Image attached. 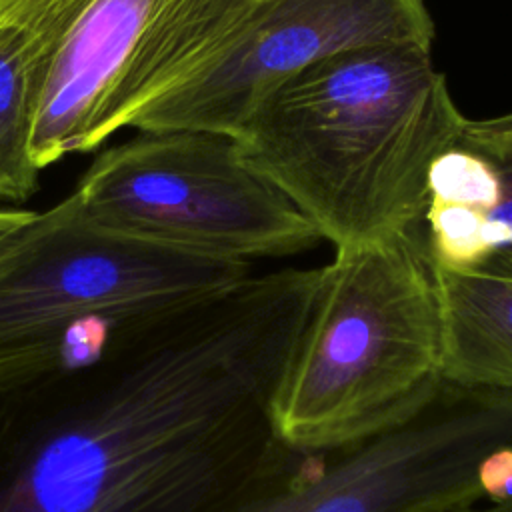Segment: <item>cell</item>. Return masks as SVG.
<instances>
[{"instance_id":"6da1fadb","label":"cell","mask_w":512,"mask_h":512,"mask_svg":"<svg viewBox=\"0 0 512 512\" xmlns=\"http://www.w3.org/2000/svg\"><path fill=\"white\" fill-rule=\"evenodd\" d=\"M318 282L248 274L0 378V512H226L286 450L274 404Z\"/></svg>"},{"instance_id":"7a4b0ae2","label":"cell","mask_w":512,"mask_h":512,"mask_svg":"<svg viewBox=\"0 0 512 512\" xmlns=\"http://www.w3.org/2000/svg\"><path fill=\"white\" fill-rule=\"evenodd\" d=\"M462 112L430 44L338 52L268 94L234 140L334 252L412 236Z\"/></svg>"},{"instance_id":"3957f363","label":"cell","mask_w":512,"mask_h":512,"mask_svg":"<svg viewBox=\"0 0 512 512\" xmlns=\"http://www.w3.org/2000/svg\"><path fill=\"white\" fill-rule=\"evenodd\" d=\"M446 384L432 270L402 236L334 252L274 404L292 450H324L400 424Z\"/></svg>"},{"instance_id":"277c9868","label":"cell","mask_w":512,"mask_h":512,"mask_svg":"<svg viewBox=\"0 0 512 512\" xmlns=\"http://www.w3.org/2000/svg\"><path fill=\"white\" fill-rule=\"evenodd\" d=\"M248 274V262L106 230L70 194L36 212L0 254V378L80 350V336L192 304Z\"/></svg>"},{"instance_id":"5b68a950","label":"cell","mask_w":512,"mask_h":512,"mask_svg":"<svg viewBox=\"0 0 512 512\" xmlns=\"http://www.w3.org/2000/svg\"><path fill=\"white\" fill-rule=\"evenodd\" d=\"M512 496V390L446 382L410 418L292 450L226 512H440Z\"/></svg>"},{"instance_id":"8992f818","label":"cell","mask_w":512,"mask_h":512,"mask_svg":"<svg viewBox=\"0 0 512 512\" xmlns=\"http://www.w3.org/2000/svg\"><path fill=\"white\" fill-rule=\"evenodd\" d=\"M72 196L106 230L212 258L290 256L320 240L224 134L142 132L102 152Z\"/></svg>"},{"instance_id":"52a82bcc","label":"cell","mask_w":512,"mask_h":512,"mask_svg":"<svg viewBox=\"0 0 512 512\" xmlns=\"http://www.w3.org/2000/svg\"><path fill=\"white\" fill-rule=\"evenodd\" d=\"M258 0H92L52 66L34 128L42 170L98 148L194 72Z\"/></svg>"},{"instance_id":"ba28073f","label":"cell","mask_w":512,"mask_h":512,"mask_svg":"<svg viewBox=\"0 0 512 512\" xmlns=\"http://www.w3.org/2000/svg\"><path fill=\"white\" fill-rule=\"evenodd\" d=\"M432 36L424 0H258L224 44L132 128L234 138L268 94L312 64L360 46L432 44Z\"/></svg>"},{"instance_id":"9c48e42d","label":"cell","mask_w":512,"mask_h":512,"mask_svg":"<svg viewBox=\"0 0 512 512\" xmlns=\"http://www.w3.org/2000/svg\"><path fill=\"white\" fill-rule=\"evenodd\" d=\"M420 224L432 270L512 276V114L462 116L430 166Z\"/></svg>"},{"instance_id":"30bf717a","label":"cell","mask_w":512,"mask_h":512,"mask_svg":"<svg viewBox=\"0 0 512 512\" xmlns=\"http://www.w3.org/2000/svg\"><path fill=\"white\" fill-rule=\"evenodd\" d=\"M92 0H0V200L38 186L34 128L70 30Z\"/></svg>"},{"instance_id":"8fae6325","label":"cell","mask_w":512,"mask_h":512,"mask_svg":"<svg viewBox=\"0 0 512 512\" xmlns=\"http://www.w3.org/2000/svg\"><path fill=\"white\" fill-rule=\"evenodd\" d=\"M432 278L444 380L464 388L512 390V276L432 270Z\"/></svg>"},{"instance_id":"7c38bea8","label":"cell","mask_w":512,"mask_h":512,"mask_svg":"<svg viewBox=\"0 0 512 512\" xmlns=\"http://www.w3.org/2000/svg\"><path fill=\"white\" fill-rule=\"evenodd\" d=\"M36 218L30 210H0V254L24 232V228Z\"/></svg>"},{"instance_id":"4fadbf2b","label":"cell","mask_w":512,"mask_h":512,"mask_svg":"<svg viewBox=\"0 0 512 512\" xmlns=\"http://www.w3.org/2000/svg\"><path fill=\"white\" fill-rule=\"evenodd\" d=\"M440 512H512V496L500 498V500H480L472 504L446 508Z\"/></svg>"}]
</instances>
